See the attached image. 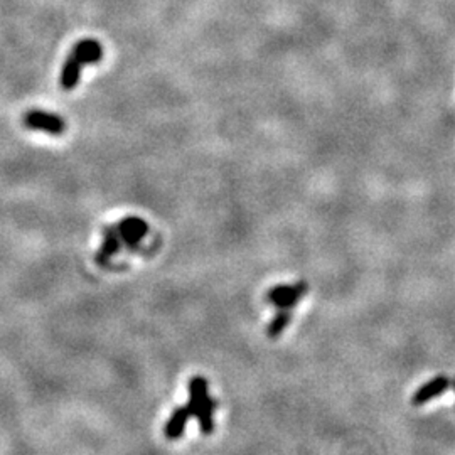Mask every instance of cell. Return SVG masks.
I'll return each instance as SVG.
<instances>
[{
	"label": "cell",
	"mask_w": 455,
	"mask_h": 455,
	"mask_svg": "<svg viewBox=\"0 0 455 455\" xmlns=\"http://www.w3.org/2000/svg\"><path fill=\"white\" fill-rule=\"evenodd\" d=\"M81 63L74 58L73 54H70L64 63L63 71H61V86L66 91L74 90V86L78 85L79 76H81Z\"/></svg>",
	"instance_id": "obj_8"
},
{
	"label": "cell",
	"mask_w": 455,
	"mask_h": 455,
	"mask_svg": "<svg viewBox=\"0 0 455 455\" xmlns=\"http://www.w3.org/2000/svg\"><path fill=\"white\" fill-rule=\"evenodd\" d=\"M189 403L188 408L191 412V416H197L206 403L210 401V386H208V379L203 376H194L189 379Z\"/></svg>",
	"instance_id": "obj_3"
},
{
	"label": "cell",
	"mask_w": 455,
	"mask_h": 455,
	"mask_svg": "<svg viewBox=\"0 0 455 455\" xmlns=\"http://www.w3.org/2000/svg\"><path fill=\"white\" fill-rule=\"evenodd\" d=\"M290 287L292 285H276V287H273L267 292V297H265V299H267L268 303L280 301V299H283L288 294V292H290Z\"/></svg>",
	"instance_id": "obj_12"
},
{
	"label": "cell",
	"mask_w": 455,
	"mask_h": 455,
	"mask_svg": "<svg viewBox=\"0 0 455 455\" xmlns=\"http://www.w3.org/2000/svg\"><path fill=\"white\" fill-rule=\"evenodd\" d=\"M120 246H121V240H120V234H119V231H117V228L106 226L103 230V245H101V250L98 252L97 258H94L97 263L101 265V267H105V265L108 263L110 258L115 256L117 253L120 252Z\"/></svg>",
	"instance_id": "obj_6"
},
{
	"label": "cell",
	"mask_w": 455,
	"mask_h": 455,
	"mask_svg": "<svg viewBox=\"0 0 455 455\" xmlns=\"http://www.w3.org/2000/svg\"><path fill=\"white\" fill-rule=\"evenodd\" d=\"M307 292H309V285H307V282H297L295 285L290 287V292H288L285 297L280 299V301H276V302H273L272 305H275L276 309H280V310H290L297 305L299 301H302V299L305 297Z\"/></svg>",
	"instance_id": "obj_9"
},
{
	"label": "cell",
	"mask_w": 455,
	"mask_h": 455,
	"mask_svg": "<svg viewBox=\"0 0 455 455\" xmlns=\"http://www.w3.org/2000/svg\"><path fill=\"white\" fill-rule=\"evenodd\" d=\"M214 408H216V401L210 398V401L206 403V407L201 410L197 413L196 418L199 420V428L204 435H211L212 430H214Z\"/></svg>",
	"instance_id": "obj_10"
},
{
	"label": "cell",
	"mask_w": 455,
	"mask_h": 455,
	"mask_svg": "<svg viewBox=\"0 0 455 455\" xmlns=\"http://www.w3.org/2000/svg\"><path fill=\"white\" fill-rule=\"evenodd\" d=\"M24 125L30 130L44 132L49 135H63L66 132V121L56 113L43 112V110H30L24 115Z\"/></svg>",
	"instance_id": "obj_1"
},
{
	"label": "cell",
	"mask_w": 455,
	"mask_h": 455,
	"mask_svg": "<svg viewBox=\"0 0 455 455\" xmlns=\"http://www.w3.org/2000/svg\"><path fill=\"white\" fill-rule=\"evenodd\" d=\"M189 418H191V412L188 407H179L172 412L169 422L165 423L164 435L167 440H179L184 435L185 425H188Z\"/></svg>",
	"instance_id": "obj_7"
},
{
	"label": "cell",
	"mask_w": 455,
	"mask_h": 455,
	"mask_svg": "<svg viewBox=\"0 0 455 455\" xmlns=\"http://www.w3.org/2000/svg\"><path fill=\"white\" fill-rule=\"evenodd\" d=\"M292 321V314L290 310H280L279 314H276L275 317L272 318L270 324H268L267 327V336L272 337V339H275V337H279L280 334L287 329V325L290 324Z\"/></svg>",
	"instance_id": "obj_11"
},
{
	"label": "cell",
	"mask_w": 455,
	"mask_h": 455,
	"mask_svg": "<svg viewBox=\"0 0 455 455\" xmlns=\"http://www.w3.org/2000/svg\"><path fill=\"white\" fill-rule=\"evenodd\" d=\"M117 231L120 234V240L128 246V248H135L142 238L149 233V226L142 218H135V216H128V218L121 219L117 226Z\"/></svg>",
	"instance_id": "obj_2"
},
{
	"label": "cell",
	"mask_w": 455,
	"mask_h": 455,
	"mask_svg": "<svg viewBox=\"0 0 455 455\" xmlns=\"http://www.w3.org/2000/svg\"><path fill=\"white\" fill-rule=\"evenodd\" d=\"M449 386H450V381L445 376H437V378L430 379L427 385H423L422 388L416 390V393L413 394L412 403L415 405V407H420V405L428 403V401L434 400V398L440 396V394L445 392Z\"/></svg>",
	"instance_id": "obj_4"
},
{
	"label": "cell",
	"mask_w": 455,
	"mask_h": 455,
	"mask_svg": "<svg viewBox=\"0 0 455 455\" xmlns=\"http://www.w3.org/2000/svg\"><path fill=\"white\" fill-rule=\"evenodd\" d=\"M71 54L81 63V66L94 64L103 58V46L94 39H83L74 46Z\"/></svg>",
	"instance_id": "obj_5"
}]
</instances>
